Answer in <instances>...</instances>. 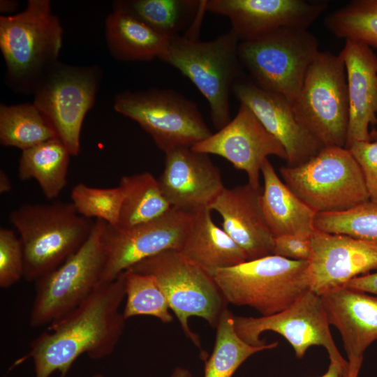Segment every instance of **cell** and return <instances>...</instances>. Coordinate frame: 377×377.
Masks as SVG:
<instances>
[{
    "instance_id": "ba28073f",
    "label": "cell",
    "mask_w": 377,
    "mask_h": 377,
    "mask_svg": "<svg viewBox=\"0 0 377 377\" xmlns=\"http://www.w3.org/2000/svg\"><path fill=\"white\" fill-rule=\"evenodd\" d=\"M128 270L156 279L184 334L200 348L199 336L191 330L189 318H202L216 327L228 304L212 276L177 250L161 252Z\"/></svg>"
},
{
    "instance_id": "5bb4252c",
    "label": "cell",
    "mask_w": 377,
    "mask_h": 377,
    "mask_svg": "<svg viewBox=\"0 0 377 377\" xmlns=\"http://www.w3.org/2000/svg\"><path fill=\"white\" fill-rule=\"evenodd\" d=\"M234 325L238 336L252 346L267 344L260 337L264 332L272 331L290 343L298 358H302L311 346H320L327 350L330 360L344 359L332 337L321 297L311 290L273 315L257 318L234 316Z\"/></svg>"
},
{
    "instance_id": "f6af8a7d",
    "label": "cell",
    "mask_w": 377,
    "mask_h": 377,
    "mask_svg": "<svg viewBox=\"0 0 377 377\" xmlns=\"http://www.w3.org/2000/svg\"><path fill=\"white\" fill-rule=\"evenodd\" d=\"M353 377H357V376H353Z\"/></svg>"
},
{
    "instance_id": "d6986e66",
    "label": "cell",
    "mask_w": 377,
    "mask_h": 377,
    "mask_svg": "<svg viewBox=\"0 0 377 377\" xmlns=\"http://www.w3.org/2000/svg\"><path fill=\"white\" fill-rule=\"evenodd\" d=\"M232 92L281 142L287 154L288 165L302 164L323 148L297 121L292 104L284 96L258 87L244 75L234 83Z\"/></svg>"
},
{
    "instance_id": "30bf717a",
    "label": "cell",
    "mask_w": 377,
    "mask_h": 377,
    "mask_svg": "<svg viewBox=\"0 0 377 377\" xmlns=\"http://www.w3.org/2000/svg\"><path fill=\"white\" fill-rule=\"evenodd\" d=\"M104 221L96 219L82 246L60 266L35 281L29 325L38 327L61 319L82 303L102 282L105 254Z\"/></svg>"
},
{
    "instance_id": "e575fe53",
    "label": "cell",
    "mask_w": 377,
    "mask_h": 377,
    "mask_svg": "<svg viewBox=\"0 0 377 377\" xmlns=\"http://www.w3.org/2000/svg\"><path fill=\"white\" fill-rule=\"evenodd\" d=\"M24 253L20 237L8 228H0V287L9 288L24 277Z\"/></svg>"
},
{
    "instance_id": "83f0119b",
    "label": "cell",
    "mask_w": 377,
    "mask_h": 377,
    "mask_svg": "<svg viewBox=\"0 0 377 377\" xmlns=\"http://www.w3.org/2000/svg\"><path fill=\"white\" fill-rule=\"evenodd\" d=\"M119 186L124 200L117 226L130 228L165 214L171 205L165 198L158 179L149 172L123 176Z\"/></svg>"
},
{
    "instance_id": "6da1fadb",
    "label": "cell",
    "mask_w": 377,
    "mask_h": 377,
    "mask_svg": "<svg viewBox=\"0 0 377 377\" xmlns=\"http://www.w3.org/2000/svg\"><path fill=\"white\" fill-rule=\"evenodd\" d=\"M125 298L124 276L102 281L77 308L49 325L30 344L36 377H49L59 371L65 377L82 354L98 360L112 354L126 320L119 311Z\"/></svg>"
},
{
    "instance_id": "9a60e30c",
    "label": "cell",
    "mask_w": 377,
    "mask_h": 377,
    "mask_svg": "<svg viewBox=\"0 0 377 377\" xmlns=\"http://www.w3.org/2000/svg\"><path fill=\"white\" fill-rule=\"evenodd\" d=\"M193 151L221 156L244 171L248 183L260 188L261 167L269 156L287 161L281 142L262 124L251 110L239 104L235 117L225 126L191 147Z\"/></svg>"
},
{
    "instance_id": "e0dca14e",
    "label": "cell",
    "mask_w": 377,
    "mask_h": 377,
    "mask_svg": "<svg viewBox=\"0 0 377 377\" xmlns=\"http://www.w3.org/2000/svg\"><path fill=\"white\" fill-rule=\"evenodd\" d=\"M311 243L310 290L318 295L377 269V244L316 228Z\"/></svg>"
},
{
    "instance_id": "8fae6325",
    "label": "cell",
    "mask_w": 377,
    "mask_h": 377,
    "mask_svg": "<svg viewBox=\"0 0 377 377\" xmlns=\"http://www.w3.org/2000/svg\"><path fill=\"white\" fill-rule=\"evenodd\" d=\"M113 106L138 123L164 153L191 147L212 133L196 103L173 89L126 90L115 96Z\"/></svg>"
},
{
    "instance_id": "8992f818",
    "label": "cell",
    "mask_w": 377,
    "mask_h": 377,
    "mask_svg": "<svg viewBox=\"0 0 377 377\" xmlns=\"http://www.w3.org/2000/svg\"><path fill=\"white\" fill-rule=\"evenodd\" d=\"M282 180L317 214L341 212L369 200L362 169L348 149L323 147L309 161L279 170Z\"/></svg>"
},
{
    "instance_id": "b9f144b4",
    "label": "cell",
    "mask_w": 377,
    "mask_h": 377,
    "mask_svg": "<svg viewBox=\"0 0 377 377\" xmlns=\"http://www.w3.org/2000/svg\"><path fill=\"white\" fill-rule=\"evenodd\" d=\"M171 377H192V375L187 369L177 367L174 369Z\"/></svg>"
},
{
    "instance_id": "44dd1931",
    "label": "cell",
    "mask_w": 377,
    "mask_h": 377,
    "mask_svg": "<svg viewBox=\"0 0 377 377\" xmlns=\"http://www.w3.org/2000/svg\"><path fill=\"white\" fill-rule=\"evenodd\" d=\"M260 188L249 183L225 187L209 206L222 219V228L243 250L248 260L273 255L274 236L260 207Z\"/></svg>"
},
{
    "instance_id": "60d3db41",
    "label": "cell",
    "mask_w": 377,
    "mask_h": 377,
    "mask_svg": "<svg viewBox=\"0 0 377 377\" xmlns=\"http://www.w3.org/2000/svg\"><path fill=\"white\" fill-rule=\"evenodd\" d=\"M18 6L15 1L1 0L0 1V10L2 13H8L14 11Z\"/></svg>"
},
{
    "instance_id": "f1b7e54d",
    "label": "cell",
    "mask_w": 377,
    "mask_h": 377,
    "mask_svg": "<svg viewBox=\"0 0 377 377\" xmlns=\"http://www.w3.org/2000/svg\"><path fill=\"white\" fill-rule=\"evenodd\" d=\"M51 122L34 104L0 105V142L6 147L24 150L56 138Z\"/></svg>"
},
{
    "instance_id": "8d00e7d4",
    "label": "cell",
    "mask_w": 377,
    "mask_h": 377,
    "mask_svg": "<svg viewBox=\"0 0 377 377\" xmlns=\"http://www.w3.org/2000/svg\"><path fill=\"white\" fill-rule=\"evenodd\" d=\"M311 254V237L283 235L274 238L273 255L293 260H309Z\"/></svg>"
},
{
    "instance_id": "2e32d148",
    "label": "cell",
    "mask_w": 377,
    "mask_h": 377,
    "mask_svg": "<svg viewBox=\"0 0 377 377\" xmlns=\"http://www.w3.org/2000/svg\"><path fill=\"white\" fill-rule=\"evenodd\" d=\"M324 0H206L205 10L227 17L239 41L285 28L307 29L327 9Z\"/></svg>"
},
{
    "instance_id": "836d02e7",
    "label": "cell",
    "mask_w": 377,
    "mask_h": 377,
    "mask_svg": "<svg viewBox=\"0 0 377 377\" xmlns=\"http://www.w3.org/2000/svg\"><path fill=\"white\" fill-rule=\"evenodd\" d=\"M71 202L77 213L90 219L96 218L112 226H117L124 200L122 189L96 188L84 183L75 185L71 193Z\"/></svg>"
},
{
    "instance_id": "7bdbcfd3",
    "label": "cell",
    "mask_w": 377,
    "mask_h": 377,
    "mask_svg": "<svg viewBox=\"0 0 377 377\" xmlns=\"http://www.w3.org/2000/svg\"><path fill=\"white\" fill-rule=\"evenodd\" d=\"M370 141H377V129L370 131Z\"/></svg>"
},
{
    "instance_id": "4dcf8cb0",
    "label": "cell",
    "mask_w": 377,
    "mask_h": 377,
    "mask_svg": "<svg viewBox=\"0 0 377 377\" xmlns=\"http://www.w3.org/2000/svg\"><path fill=\"white\" fill-rule=\"evenodd\" d=\"M326 28L334 36L377 48V0H353L330 12Z\"/></svg>"
},
{
    "instance_id": "7c38bea8",
    "label": "cell",
    "mask_w": 377,
    "mask_h": 377,
    "mask_svg": "<svg viewBox=\"0 0 377 377\" xmlns=\"http://www.w3.org/2000/svg\"><path fill=\"white\" fill-rule=\"evenodd\" d=\"M101 77L96 65L77 66L58 61L34 90V104L51 122L71 156L80 153L82 123L94 104Z\"/></svg>"
},
{
    "instance_id": "ab89813d",
    "label": "cell",
    "mask_w": 377,
    "mask_h": 377,
    "mask_svg": "<svg viewBox=\"0 0 377 377\" xmlns=\"http://www.w3.org/2000/svg\"><path fill=\"white\" fill-rule=\"evenodd\" d=\"M12 189L11 181L4 170H0V193H9Z\"/></svg>"
},
{
    "instance_id": "3957f363",
    "label": "cell",
    "mask_w": 377,
    "mask_h": 377,
    "mask_svg": "<svg viewBox=\"0 0 377 377\" xmlns=\"http://www.w3.org/2000/svg\"><path fill=\"white\" fill-rule=\"evenodd\" d=\"M24 253V277L36 281L60 266L89 237L94 222L80 215L73 203L24 204L12 210Z\"/></svg>"
},
{
    "instance_id": "ee69618b",
    "label": "cell",
    "mask_w": 377,
    "mask_h": 377,
    "mask_svg": "<svg viewBox=\"0 0 377 377\" xmlns=\"http://www.w3.org/2000/svg\"><path fill=\"white\" fill-rule=\"evenodd\" d=\"M92 377H105V376L101 374H96L94 376H92Z\"/></svg>"
},
{
    "instance_id": "277c9868",
    "label": "cell",
    "mask_w": 377,
    "mask_h": 377,
    "mask_svg": "<svg viewBox=\"0 0 377 377\" xmlns=\"http://www.w3.org/2000/svg\"><path fill=\"white\" fill-rule=\"evenodd\" d=\"M196 36L186 34L171 39L161 60L186 76L207 99L218 131L231 120L230 94L244 75L238 55L239 40L231 29L212 40Z\"/></svg>"
},
{
    "instance_id": "d4e9b609",
    "label": "cell",
    "mask_w": 377,
    "mask_h": 377,
    "mask_svg": "<svg viewBox=\"0 0 377 377\" xmlns=\"http://www.w3.org/2000/svg\"><path fill=\"white\" fill-rule=\"evenodd\" d=\"M206 0H118L113 9L122 10L171 40L199 29Z\"/></svg>"
},
{
    "instance_id": "d590c367",
    "label": "cell",
    "mask_w": 377,
    "mask_h": 377,
    "mask_svg": "<svg viewBox=\"0 0 377 377\" xmlns=\"http://www.w3.org/2000/svg\"><path fill=\"white\" fill-rule=\"evenodd\" d=\"M348 149L362 169L369 200L377 202V141L356 142Z\"/></svg>"
},
{
    "instance_id": "d6a6232c",
    "label": "cell",
    "mask_w": 377,
    "mask_h": 377,
    "mask_svg": "<svg viewBox=\"0 0 377 377\" xmlns=\"http://www.w3.org/2000/svg\"><path fill=\"white\" fill-rule=\"evenodd\" d=\"M315 228L377 244V202L369 200L346 211L317 214Z\"/></svg>"
},
{
    "instance_id": "f35d334b",
    "label": "cell",
    "mask_w": 377,
    "mask_h": 377,
    "mask_svg": "<svg viewBox=\"0 0 377 377\" xmlns=\"http://www.w3.org/2000/svg\"><path fill=\"white\" fill-rule=\"evenodd\" d=\"M358 376L350 372L348 362L342 360H330L327 371L319 377H353Z\"/></svg>"
},
{
    "instance_id": "484cf974",
    "label": "cell",
    "mask_w": 377,
    "mask_h": 377,
    "mask_svg": "<svg viewBox=\"0 0 377 377\" xmlns=\"http://www.w3.org/2000/svg\"><path fill=\"white\" fill-rule=\"evenodd\" d=\"M105 34L110 54L121 61L161 59L170 40L139 20L117 9H112L105 19Z\"/></svg>"
},
{
    "instance_id": "9c48e42d",
    "label": "cell",
    "mask_w": 377,
    "mask_h": 377,
    "mask_svg": "<svg viewBox=\"0 0 377 377\" xmlns=\"http://www.w3.org/2000/svg\"><path fill=\"white\" fill-rule=\"evenodd\" d=\"M292 107L297 121L323 147H346L349 105L346 68L339 54L318 52Z\"/></svg>"
},
{
    "instance_id": "1f68e13d",
    "label": "cell",
    "mask_w": 377,
    "mask_h": 377,
    "mask_svg": "<svg viewBox=\"0 0 377 377\" xmlns=\"http://www.w3.org/2000/svg\"><path fill=\"white\" fill-rule=\"evenodd\" d=\"M124 276L126 300L122 313L126 320L145 315L163 323L173 320L167 298L154 276L128 269L124 272Z\"/></svg>"
},
{
    "instance_id": "4fadbf2b",
    "label": "cell",
    "mask_w": 377,
    "mask_h": 377,
    "mask_svg": "<svg viewBox=\"0 0 377 377\" xmlns=\"http://www.w3.org/2000/svg\"><path fill=\"white\" fill-rule=\"evenodd\" d=\"M193 212L172 207L158 219L130 228L103 222L101 242L105 264L101 281L114 280L136 263L167 250L179 251Z\"/></svg>"
},
{
    "instance_id": "cb8c5ba5",
    "label": "cell",
    "mask_w": 377,
    "mask_h": 377,
    "mask_svg": "<svg viewBox=\"0 0 377 377\" xmlns=\"http://www.w3.org/2000/svg\"><path fill=\"white\" fill-rule=\"evenodd\" d=\"M209 274L248 260L243 250L226 231L215 224L209 207L193 212L192 219L178 251Z\"/></svg>"
},
{
    "instance_id": "7402d4cb",
    "label": "cell",
    "mask_w": 377,
    "mask_h": 377,
    "mask_svg": "<svg viewBox=\"0 0 377 377\" xmlns=\"http://www.w3.org/2000/svg\"><path fill=\"white\" fill-rule=\"evenodd\" d=\"M339 54L348 86V149L354 142L370 141L369 126L377 123V56L371 47L352 40H346Z\"/></svg>"
},
{
    "instance_id": "ffe728a7",
    "label": "cell",
    "mask_w": 377,
    "mask_h": 377,
    "mask_svg": "<svg viewBox=\"0 0 377 377\" xmlns=\"http://www.w3.org/2000/svg\"><path fill=\"white\" fill-rule=\"evenodd\" d=\"M320 296L330 325L341 334L350 372L358 374L366 348L377 339V297L346 286Z\"/></svg>"
},
{
    "instance_id": "7a4b0ae2",
    "label": "cell",
    "mask_w": 377,
    "mask_h": 377,
    "mask_svg": "<svg viewBox=\"0 0 377 377\" xmlns=\"http://www.w3.org/2000/svg\"><path fill=\"white\" fill-rule=\"evenodd\" d=\"M63 28L49 0H29L17 14L0 16V49L6 82L19 93L33 94L46 71L56 64Z\"/></svg>"
},
{
    "instance_id": "5b68a950",
    "label": "cell",
    "mask_w": 377,
    "mask_h": 377,
    "mask_svg": "<svg viewBox=\"0 0 377 377\" xmlns=\"http://www.w3.org/2000/svg\"><path fill=\"white\" fill-rule=\"evenodd\" d=\"M212 277L228 303L263 316L282 311L310 290L308 260L276 255L219 269Z\"/></svg>"
},
{
    "instance_id": "603a6c76",
    "label": "cell",
    "mask_w": 377,
    "mask_h": 377,
    "mask_svg": "<svg viewBox=\"0 0 377 377\" xmlns=\"http://www.w3.org/2000/svg\"><path fill=\"white\" fill-rule=\"evenodd\" d=\"M261 174L264 186L260 207L274 237L283 235L311 237L317 213L287 186L268 158L262 165Z\"/></svg>"
},
{
    "instance_id": "f546056e",
    "label": "cell",
    "mask_w": 377,
    "mask_h": 377,
    "mask_svg": "<svg viewBox=\"0 0 377 377\" xmlns=\"http://www.w3.org/2000/svg\"><path fill=\"white\" fill-rule=\"evenodd\" d=\"M216 329L214 346L205 362L204 377H232L249 357L278 346V342H273L256 346L243 341L235 331L234 315L228 309L222 313Z\"/></svg>"
},
{
    "instance_id": "52a82bcc",
    "label": "cell",
    "mask_w": 377,
    "mask_h": 377,
    "mask_svg": "<svg viewBox=\"0 0 377 377\" xmlns=\"http://www.w3.org/2000/svg\"><path fill=\"white\" fill-rule=\"evenodd\" d=\"M319 52L316 36L300 28L281 29L256 40L241 41L238 46L240 63L252 82L284 96L291 104Z\"/></svg>"
},
{
    "instance_id": "4316f807",
    "label": "cell",
    "mask_w": 377,
    "mask_h": 377,
    "mask_svg": "<svg viewBox=\"0 0 377 377\" xmlns=\"http://www.w3.org/2000/svg\"><path fill=\"white\" fill-rule=\"evenodd\" d=\"M71 156L58 138L22 150L18 164L19 179L36 180L45 198L55 199L66 186Z\"/></svg>"
},
{
    "instance_id": "74e56055",
    "label": "cell",
    "mask_w": 377,
    "mask_h": 377,
    "mask_svg": "<svg viewBox=\"0 0 377 377\" xmlns=\"http://www.w3.org/2000/svg\"><path fill=\"white\" fill-rule=\"evenodd\" d=\"M345 286L377 295V272L357 276Z\"/></svg>"
},
{
    "instance_id": "ac0fdd59",
    "label": "cell",
    "mask_w": 377,
    "mask_h": 377,
    "mask_svg": "<svg viewBox=\"0 0 377 377\" xmlns=\"http://www.w3.org/2000/svg\"><path fill=\"white\" fill-rule=\"evenodd\" d=\"M165 154L158 182L171 207L191 212L209 207L225 188L220 170L209 155L188 147Z\"/></svg>"
}]
</instances>
